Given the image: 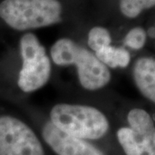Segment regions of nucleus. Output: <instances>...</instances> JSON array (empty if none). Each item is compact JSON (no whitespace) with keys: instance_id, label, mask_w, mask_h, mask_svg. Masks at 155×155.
<instances>
[{"instance_id":"12","label":"nucleus","mask_w":155,"mask_h":155,"mask_svg":"<svg viewBox=\"0 0 155 155\" xmlns=\"http://www.w3.org/2000/svg\"><path fill=\"white\" fill-rule=\"evenodd\" d=\"M147 40V33L140 27L132 28L125 37V44L133 49H140L143 48Z\"/></svg>"},{"instance_id":"3","label":"nucleus","mask_w":155,"mask_h":155,"mask_svg":"<svg viewBox=\"0 0 155 155\" xmlns=\"http://www.w3.org/2000/svg\"><path fill=\"white\" fill-rule=\"evenodd\" d=\"M50 119L60 130L83 140L99 139L109 129L106 116L91 106L57 104L50 112Z\"/></svg>"},{"instance_id":"4","label":"nucleus","mask_w":155,"mask_h":155,"mask_svg":"<svg viewBox=\"0 0 155 155\" xmlns=\"http://www.w3.org/2000/svg\"><path fill=\"white\" fill-rule=\"evenodd\" d=\"M22 67L17 84L24 92H32L44 86L51 74V64L45 48L32 33L25 34L20 40Z\"/></svg>"},{"instance_id":"9","label":"nucleus","mask_w":155,"mask_h":155,"mask_svg":"<svg viewBox=\"0 0 155 155\" xmlns=\"http://www.w3.org/2000/svg\"><path fill=\"white\" fill-rule=\"evenodd\" d=\"M97 58L106 67H126L129 64L130 55L127 50L122 48L108 46L96 52Z\"/></svg>"},{"instance_id":"6","label":"nucleus","mask_w":155,"mask_h":155,"mask_svg":"<svg viewBox=\"0 0 155 155\" xmlns=\"http://www.w3.org/2000/svg\"><path fill=\"white\" fill-rule=\"evenodd\" d=\"M117 138L127 155H155V127L153 119L130 127H122Z\"/></svg>"},{"instance_id":"1","label":"nucleus","mask_w":155,"mask_h":155,"mask_svg":"<svg viewBox=\"0 0 155 155\" xmlns=\"http://www.w3.org/2000/svg\"><path fill=\"white\" fill-rule=\"evenodd\" d=\"M51 57L59 66L75 65L79 82L86 90H98L105 86L110 80L108 67L94 54L76 44L72 40H58L51 48Z\"/></svg>"},{"instance_id":"13","label":"nucleus","mask_w":155,"mask_h":155,"mask_svg":"<svg viewBox=\"0 0 155 155\" xmlns=\"http://www.w3.org/2000/svg\"><path fill=\"white\" fill-rule=\"evenodd\" d=\"M147 34H148V35H149L150 37H152V38H154L155 37V28H151L148 29V31H147Z\"/></svg>"},{"instance_id":"11","label":"nucleus","mask_w":155,"mask_h":155,"mask_svg":"<svg viewBox=\"0 0 155 155\" xmlns=\"http://www.w3.org/2000/svg\"><path fill=\"white\" fill-rule=\"evenodd\" d=\"M110 34L105 28L97 26L90 30L88 35V45L95 52L110 46Z\"/></svg>"},{"instance_id":"7","label":"nucleus","mask_w":155,"mask_h":155,"mask_svg":"<svg viewBox=\"0 0 155 155\" xmlns=\"http://www.w3.org/2000/svg\"><path fill=\"white\" fill-rule=\"evenodd\" d=\"M42 137L58 155H104L93 145L61 131L51 122L44 125Z\"/></svg>"},{"instance_id":"5","label":"nucleus","mask_w":155,"mask_h":155,"mask_svg":"<svg viewBox=\"0 0 155 155\" xmlns=\"http://www.w3.org/2000/svg\"><path fill=\"white\" fill-rule=\"evenodd\" d=\"M0 155H44V151L27 124L13 116H1Z\"/></svg>"},{"instance_id":"8","label":"nucleus","mask_w":155,"mask_h":155,"mask_svg":"<svg viewBox=\"0 0 155 155\" xmlns=\"http://www.w3.org/2000/svg\"><path fill=\"white\" fill-rule=\"evenodd\" d=\"M134 78L140 91L155 103V60L139 59L134 67Z\"/></svg>"},{"instance_id":"2","label":"nucleus","mask_w":155,"mask_h":155,"mask_svg":"<svg viewBox=\"0 0 155 155\" xmlns=\"http://www.w3.org/2000/svg\"><path fill=\"white\" fill-rule=\"evenodd\" d=\"M61 11L58 0H4L0 4V17L19 31L55 24Z\"/></svg>"},{"instance_id":"10","label":"nucleus","mask_w":155,"mask_h":155,"mask_svg":"<svg viewBox=\"0 0 155 155\" xmlns=\"http://www.w3.org/2000/svg\"><path fill=\"white\" fill-rule=\"evenodd\" d=\"M155 5V0H120L122 13L129 18L138 17L141 11Z\"/></svg>"}]
</instances>
